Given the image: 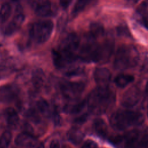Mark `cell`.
<instances>
[{"mask_svg": "<svg viewBox=\"0 0 148 148\" xmlns=\"http://www.w3.org/2000/svg\"><path fill=\"white\" fill-rule=\"evenodd\" d=\"M114 101L115 94L108 86H98L90 92L86 104L90 112L101 114L111 107Z\"/></svg>", "mask_w": 148, "mask_h": 148, "instance_id": "cell-1", "label": "cell"}, {"mask_svg": "<svg viewBox=\"0 0 148 148\" xmlns=\"http://www.w3.org/2000/svg\"><path fill=\"white\" fill-rule=\"evenodd\" d=\"M145 121L143 114L138 111L120 109L114 112L110 119L112 127L122 131L141 125Z\"/></svg>", "mask_w": 148, "mask_h": 148, "instance_id": "cell-2", "label": "cell"}, {"mask_svg": "<svg viewBox=\"0 0 148 148\" xmlns=\"http://www.w3.org/2000/svg\"><path fill=\"white\" fill-rule=\"evenodd\" d=\"M139 60L136 48L132 45H123L117 50L114 61L116 69L124 70L135 66Z\"/></svg>", "mask_w": 148, "mask_h": 148, "instance_id": "cell-3", "label": "cell"}, {"mask_svg": "<svg viewBox=\"0 0 148 148\" xmlns=\"http://www.w3.org/2000/svg\"><path fill=\"white\" fill-rule=\"evenodd\" d=\"M54 27L51 20H39L33 23L29 28V36L32 40L38 44L46 42L50 38Z\"/></svg>", "mask_w": 148, "mask_h": 148, "instance_id": "cell-4", "label": "cell"}, {"mask_svg": "<svg viewBox=\"0 0 148 148\" xmlns=\"http://www.w3.org/2000/svg\"><path fill=\"white\" fill-rule=\"evenodd\" d=\"M125 148H148V128L133 131L125 137Z\"/></svg>", "mask_w": 148, "mask_h": 148, "instance_id": "cell-5", "label": "cell"}, {"mask_svg": "<svg viewBox=\"0 0 148 148\" xmlns=\"http://www.w3.org/2000/svg\"><path fill=\"white\" fill-rule=\"evenodd\" d=\"M114 42L112 39H108L101 45L97 44L94 51L92 61L95 62H107L113 51Z\"/></svg>", "mask_w": 148, "mask_h": 148, "instance_id": "cell-6", "label": "cell"}, {"mask_svg": "<svg viewBox=\"0 0 148 148\" xmlns=\"http://www.w3.org/2000/svg\"><path fill=\"white\" fill-rule=\"evenodd\" d=\"M85 85L82 82H65L60 84V90L64 97L73 100L77 98L82 93Z\"/></svg>", "mask_w": 148, "mask_h": 148, "instance_id": "cell-7", "label": "cell"}, {"mask_svg": "<svg viewBox=\"0 0 148 148\" xmlns=\"http://www.w3.org/2000/svg\"><path fill=\"white\" fill-rule=\"evenodd\" d=\"M24 18L25 16L22 10V8L20 3L17 2L12 18L7 23L3 29L5 34L11 35L17 31L21 27Z\"/></svg>", "mask_w": 148, "mask_h": 148, "instance_id": "cell-8", "label": "cell"}, {"mask_svg": "<svg viewBox=\"0 0 148 148\" xmlns=\"http://www.w3.org/2000/svg\"><path fill=\"white\" fill-rule=\"evenodd\" d=\"M14 142L20 148H45L43 144L38 140L35 136L25 132L19 134Z\"/></svg>", "mask_w": 148, "mask_h": 148, "instance_id": "cell-9", "label": "cell"}, {"mask_svg": "<svg viewBox=\"0 0 148 148\" xmlns=\"http://www.w3.org/2000/svg\"><path fill=\"white\" fill-rule=\"evenodd\" d=\"M140 97V90L137 86L129 88L123 95L121 104L125 107H132L138 102Z\"/></svg>", "mask_w": 148, "mask_h": 148, "instance_id": "cell-10", "label": "cell"}, {"mask_svg": "<svg viewBox=\"0 0 148 148\" xmlns=\"http://www.w3.org/2000/svg\"><path fill=\"white\" fill-rule=\"evenodd\" d=\"M19 93L18 88L13 84H5L0 87V101L9 103L16 99Z\"/></svg>", "mask_w": 148, "mask_h": 148, "instance_id": "cell-11", "label": "cell"}, {"mask_svg": "<svg viewBox=\"0 0 148 148\" xmlns=\"http://www.w3.org/2000/svg\"><path fill=\"white\" fill-rule=\"evenodd\" d=\"M30 4L35 13L40 16H48L52 13L49 0H31Z\"/></svg>", "mask_w": 148, "mask_h": 148, "instance_id": "cell-12", "label": "cell"}, {"mask_svg": "<svg viewBox=\"0 0 148 148\" xmlns=\"http://www.w3.org/2000/svg\"><path fill=\"white\" fill-rule=\"evenodd\" d=\"M94 77L98 86H108L110 80L111 73L107 68H98L94 71Z\"/></svg>", "mask_w": 148, "mask_h": 148, "instance_id": "cell-13", "label": "cell"}, {"mask_svg": "<svg viewBox=\"0 0 148 148\" xmlns=\"http://www.w3.org/2000/svg\"><path fill=\"white\" fill-rule=\"evenodd\" d=\"M16 0H11V2H3L0 8V23L5 24L12 16L14 10Z\"/></svg>", "mask_w": 148, "mask_h": 148, "instance_id": "cell-14", "label": "cell"}, {"mask_svg": "<svg viewBox=\"0 0 148 148\" xmlns=\"http://www.w3.org/2000/svg\"><path fill=\"white\" fill-rule=\"evenodd\" d=\"M4 117L9 128H15L19 123V117L16 110L13 108H8L4 110Z\"/></svg>", "mask_w": 148, "mask_h": 148, "instance_id": "cell-15", "label": "cell"}, {"mask_svg": "<svg viewBox=\"0 0 148 148\" xmlns=\"http://www.w3.org/2000/svg\"><path fill=\"white\" fill-rule=\"evenodd\" d=\"M66 136L70 142L73 144L77 145L80 143L82 141L83 137V134L79 128L73 127L68 130Z\"/></svg>", "mask_w": 148, "mask_h": 148, "instance_id": "cell-16", "label": "cell"}, {"mask_svg": "<svg viewBox=\"0 0 148 148\" xmlns=\"http://www.w3.org/2000/svg\"><path fill=\"white\" fill-rule=\"evenodd\" d=\"M134 80V77L130 74L120 73L114 79V83L116 86L120 88H123L132 83Z\"/></svg>", "mask_w": 148, "mask_h": 148, "instance_id": "cell-17", "label": "cell"}, {"mask_svg": "<svg viewBox=\"0 0 148 148\" xmlns=\"http://www.w3.org/2000/svg\"><path fill=\"white\" fill-rule=\"evenodd\" d=\"M94 128L95 132L101 137H106L108 134L107 125L101 119H97L94 122Z\"/></svg>", "mask_w": 148, "mask_h": 148, "instance_id": "cell-18", "label": "cell"}, {"mask_svg": "<svg viewBox=\"0 0 148 148\" xmlns=\"http://www.w3.org/2000/svg\"><path fill=\"white\" fill-rule=\"evenodd\" d=\"M36 109L39 113L45 117H48L50 115V107L48 102L43 98L38 99L36 103Z\"/></svg>", "mask_w": 148, "mask_h": 148, "instance_id": "cell-19", "label": "cell"}, {"mask_svg": "<svg viewBox=\"0 0 148 148\" xmlns=\"http://www.w3.org/2000/svg\"><path fill=\"white\" fill-rule=\"evenodd\" d=\"M137 12L141 17L142 24L148 29V5L145 2L141 3L138 8Z\"/></svg>", "mask_w": 148, "mask_h": 148, "instance_id": "cell-20", "label": "cell"}, {"mask_svg": "<svg viewBox=\"0 0 148 148\" xmlns=\"http://www.w3.org/2000/svg\"><path fill=\"white\" fill-rule=\"evenodd\" d=\"M86 105V101H83L71 106L70 105L64 106V110L70 114H77L80 112L83 109Z\"/></svg>", "mask_w": 148, "mask_h": 148, "instance_id": "cell-21", "label": "cell"}, {"mask_svg": "<svg viewBox=\"0 0 148 148\" xmlns=\"http://www.w3.org/2000/svg\"><path fill=\"white\" fill-rule=\"evenodd\" d=\"M104 29L102 24L98 23H94L90 27V35L92 38H98L103 34Z\"/></svg>", "mask_w": 148, "mask_h": 148, "instance_id": "cell-22", "label": "cell"}, {"mask_svg": "<svg viewBox=\"0 0 148 148\" xmlns=\"http://www.w3.org/2000/svg\"><path fill=\"white\" fill-rule=\"evenodd\" d=\"M12 135L10 131H5L0 136V148H8L12 140Z\"/></svg>", "mask_w": 148, "mask_h": 148, "instance_id": "cell-23", "label": "cell"}, {"mask_svg": "<svg viewBox=\"0 0 148 148\" xmlns=\"http://www.w3.org/2000/svg\"><path fill=\"white\" fill-rule=\"evenodd\" d=\"M91 0H77L74 6L73 13L77 14L83 10L90 3Z\"/></svg>", "mask_w": 148, "mask_h": 148, "instance_id": "cell-24", "label": "cell"}, {"mask_svg": "<svg viewBox=\"0 0 148 148\" xmlns=\"http://www.w3.org/2000/svg\"><path fill=\"white\" fill-rule=\"evenodd\" d=\"M117 34L123 36H129L130 34L128 28L125 25H120L117 28Z\"/></svg>", "mask_w": 148, "mask_h": 148, "instance_id": "cell-25", "label": "cell"}, {"mask_svg": "<svg viewBox=\"0 0 148 148\" xmlns=\"http://www.w3.org/2000/svg\"><path fill=\"white\" fill-rule=\"evenodd\" d=\"M52 119L53 121L56 125H61L62 123V118L60 116L58 111L57 109H55L53 111V114H52Z\"/></svg>", "mask_w": 148, "mask_h": 148, "instance_id": "cell-26", "label": "cell"}, {"mask_svg": "<svg viewBox=\"0 0 148 148\" xmlns=\"http://www.w3.org/2000/svg\"><path fill=\"white\" fill-rule=\"evenodd\" d=\"M81 148H98V146L95 142L91 140H87L83 144Z\"/></svg>", "mask_w": 148, "mask_h": 148, "instance_id": "cell-27", "label": "cell"}, {"mask_svg": "<svg viewBox=\"0 0 148 148\" xmlns=\"http://www.w3.org/2000/svg\"><path fill=\"white\" fill-rule=\"evenodd\" d=\"M50 148H60V142L57 139H53L50 143Z\"/></svg>", "mask_w": 148, "mask_h": 148, "instance_id": "cell-28", "label": "cell"}, {"mask_svg": "<svg viewBox=\"0 0 148 148\" xmlns=\"http://www.w3.org/2000/svg\"><path fill=\"white\" fill-rule=\"evenodd\" d=\"M71 1L72 0H60V2L61 6L64 9H66L68 7Z\"/></svg>", "mask_w": 148, "mask_h": 148, "instance_id": "cell-29", "label": "cell"}, {"mask_svg": "<svg viewBox=\"0 0 148 148\" xmlns=\"http://www.w3.org/2000/svg\"><path fill=\"white\" fill-rule=\"evenodd\" d=\"M86 115H82L81 117H78L75 120V122L76 123H82L84 122L85 120H86Z\"/></svg>", "mask_w": 148, "mask_h": 148, "instance_id": "cell-30", "label": "cell"}, {"mask_svg": "<svg viewBox=\"0 0 148 148\" xmlns=\"http://www.w3.org/2000/svg\"><path fill=\"white\" fill-rule=\"evenodd\" d=\"M131 1H132V2H136V1H138V0H130Z\"/></svg>", "mask_w": 148, "mask_h": 148, "instance_id": "cell-31", "label": "cell"}, {"mask_svg": "<svg viewBox=\"0 0 148 148\" xmlns=\"http://www.w3.org/2000/svg\"><path fill=\"white\" fill-rule=\"evenodd\" d=\"M29 1H31V0H29Z\"/></svg>", "mask_w": 148, "mask_h": 148, "instance_id": "cell-32", "label": "cell"}]
</instances>
